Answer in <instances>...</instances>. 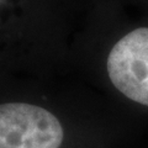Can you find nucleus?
<instances>
[{
  "label": "nucleus",
  "instance_id": "f257e3e1",
  "mask_svg": "<svg viewBox=\"0 0 148 148\" xmlns=\"http://www.w3.org/2000/svg\"><path fill=\"white\" fill-rule=\"evenodd\" d=\"M63 127L43 108L22 103L0 105V148H59Z\"/></svg>",
  "mask_w": 148,
  "mask_h": 148
},
{
  "label": "nucleus",
  "instance_id": "f03ea898",
  "mask_svg": "<svg viewBox=\"0 0 148 148\" xmlns=\"http://www.w3.org/2000/svg\"><path fill=\"white\" fill-rule=\"evenodd\" d=\"M108 73L126 98L148 106V27L131 31L114 46Z\"/></svg>",
  "mask_w": 148,
  "mask_h": 148
}]
</instances>
